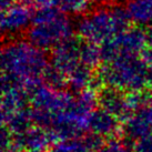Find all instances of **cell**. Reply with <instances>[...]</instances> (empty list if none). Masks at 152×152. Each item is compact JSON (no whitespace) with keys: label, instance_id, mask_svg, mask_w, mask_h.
<instances>
[{"label":"cell","instance_id":"6da1fadb","mask_svg":"<svg viewBox=\"0 0 152 152\" xmlns=\"http://www.w3.org/2000/svg\"><path fill=\"white\" fill-rule=\"evenodd\" d=\"M48 68L43 50L29 40L13 39L2 47V78L23 86L27 91L42 82Z\"/></svg>","mask_w":152,"mask_h":152},{"label":"cell","instance_id":"7a4b0ae2","mask_svg":"<svg viewBox=\"0 0 152 152\" xmlns=\"http://www.w3.org/2000/svg\"><path fill=\"white\" fill-rule=\"evenodd\" d=\"M130 22L126 8L110 4L85 13L76 30L81 40L101 46L130 28Z\"/></svg>","mask_w":152,"mask_h":152},{"label":"cell","instance_id":"3957f363","mask_svg":"<svg viewBox=\"0 0 152 152\" xmlns=\"http://www.w3.org/2000/svg\"><path fill=\"white\" fill-rule=\"evenodd\" d=\"M97 77L101 85L127 92L152 86L149 68L141 56H121L103 64Z\"/></svg>","mask_w":152,"mask_h":152},{"label":"cell","instance_id":"277c9868","mask_svg":"<svg viewBox=\"0 0 152 152\" xmlns=\"http://www.w3.org/2000/svg\"><path fill=\"white\" fill-rule=\"evenodd\" d=\"M75 28L67 15L58 9L38 8L34 11L32 25L27 31V36L36 47L48 50L73 37Z\"/></svg>","mask_w":152,"mask_h":152},{"label":"cell","instance_id":"5b68a950","mask_svg":"<svg viewBox=\"0 0 152 152\" xmlns=\"http://www.w3.org/2000/svg\"><path fill=\"white\" fill-rule=\"evenodd\" d=\"M101 48L102 64L111 62L121 56H141L148 49L145 30L135 26L128 28L113 39L100 46Z\"/></svg>","mask_w":152,"mask_h":152},{"label":"cell","instance_id":"8992f818","mask_svg":"<svg viewBox=\"0 0 152 152\" xmlns=\"http://www.w3.org/2000/svg\"><path fill=\"white\" fill-rule=\"evenodd\" d=\"M32 0H18L16 4L1 11V30L6 36H17L28 31L32 25L34 12Z\"/></svg>","mask_w":152,"mask_h":152},{"label":"cell","instance_id":"52a82bcc","mask_svg":"<svg viewBox=\"0 0 152 152\" xmlns=\"http://www.w3.org/2000/svg\"><path fill=\"white\" fill-rule=\"evenodd\" d=\"M57 141V137L50 129L37 124L20 134L13 135V147L26 152H48Z\"/></svg>","mask_w":152,"mask_h":152},{"label":"cell","instance_id":"ba28073f","mask_svg":"<svg viewBox=\"0 0 152 152\" xmlns=\"http://www.w3.org/2000/svg\"><path fill=\"white\" fill-rule=\"evenodd\" d=\"M82 41L71 37L52 49L51 66L64 73L67 78L82 64L80 56Z\"/></svg>","mask_w":152,"mask_h":152},{"label":"cell","instance_id":"9c48e42d","mask_svg":"<svg viewBox=\"0 0 152 152\" xmlns=\"http://www.w3.org/2000/svg\"><path fill=\"white\" fill-rule=\"evenodd\" d=\"M98 106L114 115L121 123L133 114L129 109L124 91L112 87H104L99 90Z\"/></svg>","mask_w":152,"mask_h":152},{"label":"cell","instance_id":"30bf717a","mask_svg":"<svg viewBox=\"0 0 152 152\" xmlns=\"http://www.w3.org/2000/svg\"><path fill=\"white\" fill-rule=\"evenodd\" d=\"M119 123L120 121L114 115L102 108H98L93 110V112L90 115L88 131L100 135L104 139H114L115 135L121 131Z\"/></svg>","mask_w":152,"mask_h":152},{"label":"cell","instance_id":"8fae6325","mask_svg":"<svg viewBox=\"0 0 152 152\" xmlns=\"http://www.w3.org/2000/svg\"><path fill=\"white\" fill-rule=\"evenodd\" d=\"M92 0H32L37 8L58 9L66 15H83L87 13Z\"/></svg>","mask_w":152,"mask_h":152},{"label":"cell","instance_id":"7c38bea8","mask_svg":"<svg viewBox=\"0 0 152 152\" xmlns=\"http://www.w3.org/2000/svg\"><path fill=\"white\" fill-rule=\"evenodd\" d=\"M126 10L137 27L152 26V0H129Z\"/></svg>","mask_w":152,"mask_h":152},{"label":"cell","instance_id":"4fadbf2b","mask_svg":"<svg viewBox=\"0 0 152 152\" xmlns=\"http://www.w3.org/2000/svg\"><path fill=\"white\" fill-rule=\"evenodd\" d=\"M81 61L91 69H96L102 62L101 48L99 45L82 41L81 46Z\"/></svg>","mask_w":152,"mask_h":152},{"label":"cell","instance_id":"5bb4252c","mask_svg":"<svg viewBox=\"0 0 152 152\" xmlns=\"http://www.w3.org/2000/svg\"><path fill=\"white\" fill-rule=\"evenodd\" d=\"M131 147L130 144H127L119 141L115 138L114 139H109L101 148L99 149L97 152H131Z\"/></svg>","mask_w":152,"mask_h":152},{"label":"cell","instance_id":"9a60e30c","mask_svg":"<svg viewBox=\"0 0 152 152\" xmlns=\"http://www.w3.org/2000/svg\"><path fill=\"white\" fill-rule=\"evenodd\" d=\"M131 150L132 152H152V131L135 140Z\"/></svg>","mask_w":152,"mask_h":152},{"label":"cell","instance_id":"2e32d148","mask_svg":"<svg viewBox=\"0 0 152 152\" xmlns=\"http://www.w3.org/2000/svg\"><path fill=\"white\" fill-rule=\"evenodd\" d=\"M145 38H147L148 49H151L152 50V26L147 27V29H145Z\"/></svg>","mask_w":152,"mask_h":152},{"label":"cell","instance_id":"e0dca14e","mask_svg":"<svg viewBox=\"0 0 152 152\" xmlns=\"http://www.w3.org/2000/svg\"><path fill=\"white\" fill-rule=\"evenodd\" d=\"M18 0H0V6H1V11L8 9L9 7H11L13 4H16Z\"/></svg>","mask_w":152,"mask_h":152},{"label":"cell","instance_id":"ac0fdd59","mask_svg":"<svg viewBox=\"0 0 152 152\" xmlns=\"http://www.w3.org/2000/svg\"><path fill=\"white\" fill-rule=\"evenodd\" d=\"M2 152H26V151H23V150H21V149L16 148V147H11L10 149L6 150V151H2Z\"/></svg>","mask_w":152,"mask_h":152},{"label":"cell","instance_id":"d6986e66","mask_svg":"<svg viewBox=\"0 0 152 152\" xmlns=\"http://www.w3.org/2000/svg\"><path fill=\"white\" fill-rule=\"evenodd\" d=\"M92 1H96V2H106L108 0H92Z\"/></svg>","mask_w":152,"mask_h":152}]
</instances>
